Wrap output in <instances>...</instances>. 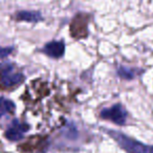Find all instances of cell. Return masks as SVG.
Returning a JSON list of instances; mask_svg holds the SVG:
<instances>
[{
  "label": "cell",
  "instance_id": "1",
  "mask_svg": "<svg viewBox=\"0 0 153 153\" xmlns=\"http://www.w3.org/2000/svg\"><path fill=\"white\" fill-rule=\"evenodd\" d=\"M107 134L119 144V146L128 153H153V146H148L136 140L114 130H106Z\"/></svg>",
  "mask_w": 153,
  "mask_h": 153
},
{
  "label": "cell",
  "instance_id": "2",
  "mask_svg": "<svg viewBox=\"0 0 153 153\" xmlns=\"http://www.w3.org/2000/svg\"><path fill=\"white\" fill-rule=\"evenodd\" d=\"M24 81V76L14 70L11 63H3L0 65V83L4 87L19 85Z\"/></svg>",
  "mask_w": 153,
  "mask_h": 153
},
{
  "label": "cell",
  "instance_id": "3",
  "mask_svg": "<svg viewBox=\"0 0 153 153\" xmlns=\"http://www.w3.org/2000/svg\"><path fill=\"white\" fill-rule=\"evenodd\" d=\"M103 119L110 120L117 125H124L127 120V111L121 104H115L110 108H105L101 111Z\"/></svg>",
  "mask_w": 153,
  "mask_h": 153
},
{
  "label": "cell",
  "instance_id": "4",
  "mask_svg": "<svg viewBox=\"0 0 153 153\" xmlns=\"http://www.w3.org/2000/svg\"><path fill=\"white\" fill-rule=\"evenodd\" d=\"M28 129H30L28 125L24 123H19L18 121H14L13 125L9 127V129L5 131L4 135L11 142H18L24 137V133Z\"/></svg>",
  "mask_w": 153,
  "mask_h": 153
},
{
  "label": "cell",
  "instance_id": "5",
  "mask_svg": "<svg viewBox=\"0 0 153 153\" xmlns=\"http://www.w3.org/2000/svg\"><path fill=\"white\" fill-rule=\"evenodd\" d=\"M43 53L55 59H59L65 53V44L63 41H51L45 44L43 47Z\"/></svg>",
  "mask_w": 153,
  "mask_h": 153
},
{
  "label": "cell",
  "instance_id": "6",
  "mask_svg": "<svg viewBox=\"0 0 153 153\" xmlns=\"http://www.w3.org/2000/svg\"><path fill=\"white\" fill-rule=\"evenodd\" d=\"M16 17L20 21H26V22H38L43 19L42 15L39 12H33V11L18 12Z\"/></svg>",
  "mask_w": 153,
  "mask_h": 153
},
{
  "label": "cell",
  "instance_id": "7",
  "mask_svg": "<svg viewBox=\"0 0 153 153\" xmlns=\"http://www.w3.org/2000/svg\"><path fill=\"white\" fill-rule=\"evenodd\" d=\"M15 104L11 100L5 98H0V117L5 115L7 113L15 110Z\"/></svg>",
  "mask_w": 153,
  "mask_h": 153
},
{
  "label": "cell",
  "instance_id": "8",
  "mask_svg": "<svg viewBox=\"0 0 153 153\" xmlns=\"http://www.w3.org/2000/svg\"><path fill=\"white\" fill-rule=\"evenodd\" d=\"M117 74L121 76L122 79L125 80H132L134 78V74L130 68L124 67V66H119L117 67Z\"/></svg>",
  "mask_w": 153,
  "mask_h": 153
},
{
  "label": "cell",
  "instance_id": "9",
  "mask_svg": "<svg viewBox=\"0 0 153 153\" xmlns=\"http://www.w3.org/2000/svg\"><path fill=\"white\" fill-rule=\"evenodd\" d=\"M13 51V47H5V48H1L0 47V58H5L10 55Z\"/></svg>",
  "mask_w": 153,
  "mask_h": 153
}]
</instances>
